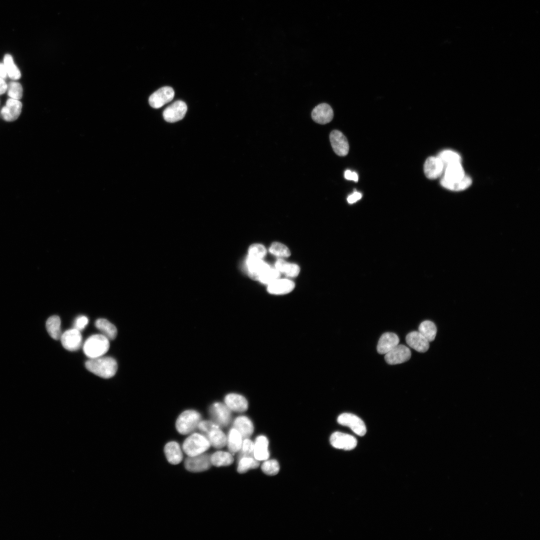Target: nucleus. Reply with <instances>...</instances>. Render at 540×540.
Returning a JSON list of instances; mask_svg holds the SVG:
<instances>
[{
    "label": "nucleus",
    "instance_id": "obj_12",
    "mask_svg": "<svg viewBox=\"0 0 540 540\" xmlns=\"http://www.w3.org/2000/svg\"><path fill=\"white\" fill-rule=\"evenodd\" d=\"M210 412L214 422L219 426H227L230 420V410L221 402H215L210 408Z\"/></svg>",
    "mask_w": 540,
    "mask_h": 540
},
{
    "label": "nucleus",
    "instance_id": "obj_40",
    "mask_svg": "<svg viewBox=\"0 0 540 540\" xmlns=\"http://www.w3.org/2000/svg\"><path fill=\"white\" fill-rule=\"evenodd\" d=\"M254 442L248 438L243 439L242 446L240 450V458L243 457H254Z\"/></svg>",
    "mask_w": 540,
    "mask_h": 540
},
{
    "label": "nucleus",
    "instance_id": "obj_28",
    "mask_svg": "<svg viewBox=\"0 0 540 540\" xmlns=\"http://www.w3.org/2000/svg\"><path fill=\"white\" fill-rule=\"evenodd\" d=\"M60 324V319L58 316H52L46 322V330L49 335L55 340H60L62 334Z\"/></svg>",
    "mask_w": 540,
    "mask_h": 540
},
{
    "label": "nucleus",
    "instance_id": "obj_44",
    "mask_svg": "<svg viewBox=\"0 0 540 540\" xmlns=\"http://www.w3.org/2000/svg\"><path fill=\"white\" fill-rule=\"evenodd\" d=\"M344 176L345 178L348 180H352L355 182L358 181V175L356 172H352L350 170H346L344 172Z\"/></svg>",
    "mask_w": 540,
    "mask_h": 540
},
{
    "label": "nucleus",
    "instance_id": "obj_41",
    "mask_svg": "<svg viewBox=\"0 0 540 540\" xmlns=\"http://www.w3.org/2000/svg\"><path fill=\"white\" fill-rule=\"evenodd\" d=\"M280 272L276 269H273L270 268L264 271L259 276L258 280L262 283L268 284L277 280L280 276Z\"/></svg>",
    "mask_w": 540,
    "mask_h": 540
},
{
    "label": "nucleus",
    "instance_id": "obj_37",
    "mask_svg": "<svg viewBox=\"0 0 540 540\" xmlns=\"http://www.w3.org/2000/svg\"><path fill=\"white\" fill-rule=\"evenodd\" d=\"M269 251L272 254L282 258L288 257L290 255V252L288 248L284 244L278 242L272 243L269 248Z\"/></svg>",
    "mask_w": 540,
    "mask_h": 540
},
{
    "label": "nucleus",
    "instance_id": "obj_11",
    "mask_svg": "<svg viewBox=\"0 0 540 540\" xmlns=\"http://www.w3.org/2000/svg\"><path fill=\"white\" fill-rule=\"evenodd\" d=\"M411 354L409 348L404 345L398 344L385 354L384 359L389 364H396L408 360Z\"/></svg>",
    "mask_w": 540,
    "mask_h": 540
},
{
    "label": "nucleus",
    "instance_id": "obj_33",
    "mask_svg": "<svg viewBox=\"0 0 540 540\" xmlns=\"http://www.w3.org/2000/svg\"><path fill=\"white\" fill-rule=\"evenodd\" d=\"M212 464L216 466H228L234 462L232 455L228 452L218 451L210 456Z\"/></svg>",
    "mask_w": 540,
    "mask_h": 540
},
{
    "label": "nucleus",
    "instance_id": "obj_25",
    "mask_svg": "<svg viewBox=\"0 0 540 540\" xmlns=\"http://www.w3.org/2000/svg\"><path fill=\"white\" fill-rule=\"evenodd\" d=\"M234 426L240 434L243 439L248 438L254 432L252 422L244 416L237 417L234 422Z\"/></svg>",
    "mask_w": 540,
    "mask_h": 540
},
{
    "label": "nucleus",
    "instance_id": "obj_10",
    "mask_svg": "<svg viewBox=\"0 0 540 540\" xmlns=\"http://www.w3.org/2000/svg\"><path fill=\"white\" fill-rule=\"evenodd\" d=\"M60 340L63 347L69 351H76L81 346L82 336L80 330L72 328L65 331L61 335Z\"/></svg>",
    "mask_w": 540,
    "mask_h": 540
},
{
    "label": "nucleus",
    "instance_id": "obj_17",
    "mask_svg": "<svg viewBox=\"0 0 540 540\" xmlns=\"http://www.w3.org/2000/svg\"><path fill=\"white\" fill-rule=\"evenodd\" d=\"M424 172L429 179L434 180L440 177L444 171V166L438 157L430 156L424 164Z\"/></svg>",
    "mask_w": 540,
    "mask_h": 540
},
{
    "label": "nucleus",
    "instance_id": "obj_19",
    "mask_svg": "<svg viewBox=\"0 0 540 540\" xmlns=\"http://www.w3.org/2000/svg\"><path fill=\"white\" fill-rule=\"evenodd\" d=\"M246 263L248 275L254 280H258L259 276L270 268V266L262 259L252 258L248 256Z\"/></svg>",
    "mask_w": 540,
    "mask_h": 540
},
{
    "label": "nucleus",
    "instance_id": "obj_26",
    "mask_svg": "<svg viewBox=\"0 0 540 540\" xmlns=\"http://www.w3.org/2000/svg\"><path fill=\"white\" fill-rule=\"evenodd\" d=\"M164 454L168 462L173 464H179L182 459L180 446L176 442H170L164 446Z\"/></svg>",
    "mask_w": 540,
    "mask_h": 540
},
{
    "label": "nucleus",
    "instance_id": "obj_32",
    "mask_svg": "<svg viewBox=\"0 0 540 540\" xmlns=\"http://www.w3.org/2000/svg\"><path fill=\"white\" fill-rule=\"evenodd\" d=\"M472 183L471 178L468 176H465L460 180L456 182H446L442 178L440 180V184L444 188L454 191H460L468 188Z\"/></svg>",
    "mask_w": 540,
    "mask_h": 540
},
{
    "label": "nucleus",
    "instance_id": "obj_36",
    "mask_svg": "<svg viewBox=\"0 0 540 540\" xmlns=\"http://www.w3.org/2000/svg\"><path fill=\"white\" fill-rule=\"evenodd\" d=\"M259 465L258 460L254 458L243 457L240 459L237 470L239 473L242 474L250 469L257 468Z\"/></svg>",
    "mask_w": 540,
    "mask_h": 540
},
{
    "label": "nucleus",
    "instance_id": "obj_22",
    "mask_svg": "<svg viewBox=\"0 0 540 540\" xmlns=\"http://www.w3.org/2000/svg\"><path fill=\"white\" fill-rule=\"evenodd\" d=\"M294 288L293 282L288 279H277L268 285V291L274 294H283L290 292Z\"/></svg>",
    "mask_w": 540,
    "mask_h": 540
},
{
    "label": "nucleus",
    "instance_id": "obj_39",
    "mask_svg": "<svg viewBox=\"0 0 540 540\" xmlns=\"http://www.w3.org/2000/svg\"><path fill=\"white\" fill-rule=\"evenodd\" d=\"M8 94L10 98L19 100L22 96V88L20 84L11 82L8 85Z\"/></svg>",
    "mask_w": 540,
    "mask_h": 540
},
{
    "label": "nucleus",
    "instance_id": "obj_47",
    "mask_svg": "<svg viewBox=\"0 0 540 540\" xmlns=\"http://www.w3.org/2000/svg\"><path fill=\"white\" fill-rule=\"evenodd\" d=\"M7 75V72L4 63H0V78L4 79Z\"/></svg>",
    "mask_w": 540,
    "mask_h": 540
},
{
    "label": "nucleus",
    "instance_id": "obj_34",
    "mask_svg": "<svg viewBox=\"0 0 540 540\" xmlns=\"http://www.w3.org/2000/svg\"><path fill=\"white\" fill-rule=\"evenodd\" d=\"M4 64L6 67L8 76L12 80H16L20 78V72L15 64L12 56L6 54L4 58Z\"/></svg>",
    "mask_w": 540,
    "mask_h": 540
},
{
    "label": "nucleus",
    "instance_id": "obj_24",
    "mask_svg": "<svg viewBox=\"0 0 540 540\" xmlns=\"http://www.w3.org/2000/svg\"><path fill=\"white\" fill-rule=\"evenodd\" d=\"M444 170V174L442 179L446 182H458L462 180L466 176L460 162L448 164Z\"/></svg>",
    "mask_w": 540,
    "mask_h": 540
},
{
    "label": "nucleus",
    "instance_id": "obj_3",
    "mask_svg": "<svg viewBox=\"0 0 540 540\" xmlns=\"http://www.w3.org/2000/svg\"><path fill=\"white\" fill-rule=\"evenodd\" d=\"M198 428L214 448H220L226 444V437L220 426L211 421H200Z\"/></svg>",
    "mask_w": 540,
    "mask_h": 540
},
{
    "label": "nucleus",
    "instance_id": "obj_4",
    "mask_svg": "<svg viewBox=\"0 0 540 540\" xmlns=\"http://www.w3.org/2000/svg\"><path fill=\"white\" fill-rule=\"evenodd\" d=\"M210 444L203 434L194 433L187 438L182 444L184 452L190 456L204 453L210 447Z\"/></svg>",
    "mask_w": 540,
    "mask_h": 540
},
{
    "label": "nucleus",
    "instance_id": "obj_42",
    "mask_svg": "<svg viewBox=\"0 0 540 540\" xmlns=\"http://www.w3.org/2000/svg\"><path fill=\"white\" fill-rule=\"evenodd\" d=\"M266 253V250L265 247L260 244H252L248 250V256L258 259L262 258Z\"/></svg>",
    "mask_w": 540,
    "mask_h": 540
},
{
    "label": "nucleus",
    "instance_id": "obj_30",
    "mask_svg": "<svg viewBox=\"0 0 540 540\" xmlns=\"http://www.w3.org/2000/svg\"><path fill=\"white\" fill-rule=\"evenodd\" d=\"M275 266L278 271L288 276H296L300 271V267L297 264L288 262L282 259L277 260Z\"/></svg>",
    "mask_w": 540,
    "mask_h": 540
},
{
    "label": "nucleus",
    "instance_id": "obj_31",
    "mask_svg": "<svg viewBox=\"0 0 540 540\" xmlns=\"http://www.w3.org/2000/svg\"><path fill=\"white\" fill-rule=\"evenodd\" d=\"M418 332L429 342H431L435 339L437 328L434 322L426 320L422 322L419 325Z\"/></svg>",
    "mask_w": 540,
    "mask_h": 540
},
{
    "label": "nucleus",
    "instance_id": "obj_7",
    "mask_svg": "<svg viewBox=\"0 0 540 540\" xmlns=\"http://www.w3.org/2000/svg\"><path fill=\"white\" fill-rule=\"evenodd\" d=\"M210 456L201 454L188 457L184 462L186 468L192 472H201L208 470L211 466Z\"/></svg>",
    "mask_w": 540,
    "mask_h": 540
},
{
    "label": "nucleus",
    "instance_id": "obj_21",
    "mask_svg": "<svg viewBox=\"0 0 540 540\" xmlns=\"http://www.w3.org/2000/svg\"><path fill=\"white\" fill-rule=\"evenodd\" d=\"M224 402L230 410L236 412H242L248 408V402L242 396L234 393L227 394L224 398Z\"/></svg>",
    "mask_w": 540,
    "mask_h": 540
},
{
    "label": "nucleus",
    "instance_id": "obj_27",
    "mask_svg": "<svg viewBox=\"0 0 540 540\" xmlns=\"http://www.w3.org/2000/svg\"><path fill=\"white\" fill-rule=\"evenodd\" d=\"M95 326L102 332V334L109 340H113L116 337L117 329L108 320L105 318H98L95 322Z\"/></svg>",
    "mask_w": 540,
    "mask_h": 540
},
{
    "label": "nucleus",
    "instance_id": "obj_38",
    "mask_svg": "<svg viewBox=\"0 0 540 540\" xmlns=\"http://www.w3.org/2000/svg\"><path fill=\"white\" fill-rule=\"evenodd\" d=\"M261 468L265 474L269 476H274L278 472L280 466L278 462L276 460H266L262 464Z\"/></svg>",
    "mask_w": 540,
    "mask_h": 540
},
{
    "label": "nucleus",
    "instance_id": "obj_1",
    "mask_svg": "<svg viewBox=\"0 0 540 540\" xmlns=\"http://www.w3.org/2000/svg\"><path fill=\"white\" fill-rule=\"evenodd\" d=\"M86 369L94 374L104 378H109L114 376L118 364L114 358L100 356L90 358L85 363Z\"/></svg>",
    "mask_w": 540,
    "mask_h": 540
},
{
    "label": "nucleus",
    "instance_id": "obj_29",
    "mask_svg": "<svg viewBox=\"0 0 540 540\" xmlns=\"http://www.w3.org/2000/svg\"><path fill=\"white\" fill-rule=\"evenodd\" d=\"M242 439L240 434L236 428L230 429L226 438L228 448L230 452L235 453L240 450Z\"/></svg>",
    "mask_w": 540,
    "mask_h": 540
},
{
    "label": "nucleus",
    "instance_id": "obj_46",
    "mask_svg": "<svg viewBox=\"0 0 540 540\" xmlns=\"http://www.w3.org/2000/svg\"><path fill=\"white\" fill-rule=\"evenodd\" d=\"M8 88V85L4 79L0 78V95L4 94Z\"/></svg>",
    "mask_w": 540,
    "mask_h": 540
},
{
    "label": "nucleus",
    "instance_id": "obj_45",
    "mask_svg": "<svg viewBox=\"0 0 540 540\" xmlns=\"http://www.w3.org/2000/svg\"><path fill=\"white\" fill-rule=\"evenodd\" d=\"M362 195L361 193L358 192H354V193L350 195L347 200L349 204H353L361 198Z\"/></svg>",
    "mask_w": 540,
    "mask_h": 540
},
{
    "label": "nucleus",
    "instance_id": "obj_2",
    "mask_svg": "<svg viewBox=\"0 0 540 540\" xmlns=\"http://www.w3.org/2000/svg\"><path fill=\"white\" fill-rule=\"evenodd\" d=\"M109 348V340L102 334H96L86 339L83 346V350L87 357L94 358L103 356Z\"/></svg>",
    "mask_w": 540,
    "mask_h": 540
},
{
    "label": "nucleus",
    "instance_id": "obj_18",
    "mask_svg": "<svg viewBox=\"0 0 540 540\" xmlns=\"http://www.w3.org/2000/svg\"><path fill=\"white\" fill-rule=\"evenodd\" d=\"M406 340L410 348L418 352H426L430 347V342L418 331L408 333L406 337Z\"/></svg>",
    "mask_w": 540,
    "mask_h": 540
},
{
    "label": "nucleus",
    "instance_id": "obj_9",
    "mask_svg": "<svg viewBox=\"0 0 540 540\" xmlns=\"http://www.w3.org/2000/svg\"><path fill=\"white\" fill-rule=\"evenodd\" d=\"M174 92L170 86H164L154 92L149 98L150 106L154 108L162 107L174 98Z\"/></svg>",
    "mask_w": 540,
    "mask_h": 540
},
{
    "label": "nucleus",
    "instance_id": "obj_6",
    "mask_svg": "<svg viewBox=\"0 0 540 540\" xmlns=\"http://www.w3.org/2000/svg\"><path fill=\"white\" fill-rule=\"evenodd\" d=\"M337 422L341 425L349 427L359 436H363L366 434V428L364 422L355 414L350 413L342 414L338 416Z\"/></svg>",
    "mask_w": 540,
    "mask_h": 540
},
{
    "label": "nucleus",
    "instance_id": "obj_14",
    "mask_svg": "<svg viewBox=\"0 0 540 540\" xmlns=\"http://www.w3.org/2000/svg\"><path fill=\"white\" fill-rule=\"evenodd\" d=\"M330 140L334 152L339 156H346L348 152L349 144L346 138L340 130H333L330 134Z\"/></svg>",
    "mask_w": 540,
    "mask_h": 540
},
{
    "label": "nucleus",
    "instance_id": "obj_8",
    "mask_svg": "<svg viewBox=\"0 0 540 540\" xmlns=\"http://www.w3.org/2000/svg\"><path fill=\"white\" fill-rule=\"evenodd\" d=\"M331 445L336 448L350 450L357 445V440L352 436L340 432H336L330 436Z\"/></svg>",
    "mask_w": 540,
    "mask_h": 540
},
{
    "label": "nucleus",
    "instance_id": "obj_13",
    "mask_svg": "<svg viewBox=\"0 0 540 540\" xmlns=\"http://www.w3.org/2000/svg\"><path fill=\"white\" fill-rule=\"evenodd\" d=\"M187 106L182 100H177L167 107L163 112L164 120L169 122H174L182 120L187 111Z\"/></svg>",
    "mask_w": 540,
    "mask_h": 540
},
{
    "label": "nucleus",
    "instance_id": "obj_43",
    "mask_svg": "<svg viewBox=\"0 0 540 540\" xmlns=\"http://www.w3.org/2000/svg\"><path fill=\"white\" fill-rule=\"evenodd\" d=\"M88 322V318L84 316H80L76 318L74 322V328L80 332L83 330Z\"/></svg>",
    "mask_w": 540,
    "mask_h": 540
},
{
    "label": "nucleus",
    "instance_id": "obj_35",
    "mask_svg": "<svg viewBox=\"0 0 540 540\" xmlns=\"http://www.w3.org/2000/svg\"><path fill=\"white\" fill-rule=\"evenodd\" d=\"M437 157L440 158L443 164L444 169L448 164L461 162L460 155L452 150H444L439 153Z\"/></svg>",
    "mask_w": 540,
    "mask_h": 540
},
{
    "label": "nucleus",
    "instance_id": "obj_15",
    "mask_svg": "<svg viewBox=\"0 0 540 540\" xmlns=\"http://www.w3.org/2000/svg\"><path fill=\"white\" fill-rule=\"evenodd\" d=\"M22 109V104L19 100L9 98L1 110V116L6 121H14L20 115Z\"/></svg>",
    "mask_w": 540,
    "mask_h": 540
},
{
    "label": "nucleus",
    "instance_id": "obj_20",
    "mask_svg": "<svg viewBox=\"0 0 540 540\" xmlns=\"http://www.w3.org/2000/svg\"><path fill=\"white\" fill-rule=\"evenodd\" d=\"M400 339L394 332H386L380 337L378 345L377 351L380 354H386L398 344Z\"/></svg>",
    "mask_w": 540,
    "mask_h": 540
},
{
    "label": "nucleus",
    "instance_id": "obj_23",
    "mask_svg": "<svg viewBox=\"0 0 540 540\" xmlns=\"http://www.w3.org/2000/svg\"><path fill=\"white\" fill-rule=\"evenodd\" d=\"M268 447L267 438L264 436H258L254 442V457L258 461L268 460L270 456Z\"/></svg>",
    "mask_w": 540,
    "mask_h": 540
},
{
    "label": "nucleus",
    "instance_id": "obj_16",
    "mask_svg": "<svg viewBox=\"0 0 540 540\" xmlns=\"http://www.w3.org/2000/svg\"><path fill=\"white\" fill-rule=\"evenodd\" d=\"M312 118L316 122L324 124L332 121L334 112L328 104L322 103L316 106L312 112Z\"/></svg>",
    "mask_w": 540,
    "mask_h": 540
},
{
    "label": "nucleus",
    "instance_id": "obj_5",
    "mask_svg": "<svg viewBox=\"0 0 540 540\" xmlns=\"http://www.w3.org/2000/svg\"><path fill=\"white\" fill-rule=\"evenodd\" d=\"M200 420V414L194 410H186L182 412L176 422L177 430L182 434H188L198 427Z\"/></svg>",
    "mask_w": 540,
    "mask_h": 540
}]
</instances>
